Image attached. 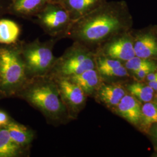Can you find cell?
Listing matches in <instances>:
<instances>
[{
	"mask_svg": "<svg viewBox=\"0 0 157 157\" xmlns=\"http://www.w3.org/2000/svg\"><path fill=\"white\" fill-rule=\"evenodd\" d=\"M52 1L53 0H12L10 11L18 17H35Z\"/></svg>",
	"mask_w": 157,
	"mask_h": 157,
	"instance_id": "2e32d148",
	"label": "cell"
},
{
	"mask_svg": "<svg viewBox=\"0 0 157 157\" xmlns=\"http://www.w3.org/2000/svg\"><path fill=\"white\" fill-rule=\"evenodd\" d=\"M147 134L151 140L155 151H157V123L152 124L148 131Z\"/></svg>",
	"mask_w": 157,
	"mask_h": 157,
	"instance_id": "7402d4cb",
	"label": "cell"
},
{
	"mask_svg": "<svg viewBox=\"0 0 157 157\" xmlns=\"http://www.w3.org/2000/svg\"><path fill=\"white\" fill-rule=\"evenodd\" d=\"M54 1H56V0H54Z\"/></svg>",
	"mask_w": 157,
	"mask_h": 157,
	"instance_id": "f546056e",
	"label": "cell"
},
{
	"mask_svg": "<svg viewBox=\"0 0 157 157\" xmlns=\"http://www.w3.org/2000/svg\"><path fill=\"white\" fill-rule=\"evenodd\" d=\"M126 90L141 103L153 101L155 91L148 84L136 82L128 84Z\"/></svg>",
	"mask_w": 157,
	"mask_h": 157,
	"instance_id": "ffe728a7",
	"label": "cell"
},
{
	"mask_svg": "<svg viewBox=\"0 0 157 157\" xmlns=\"http://www.w3.org/2000/svg\"><path fill=\"white\" fill-rule=\"evenodd\" d=\"M155 123H157V104L153 101L144 103L141 106V116L139 129L147 133L152 124Z\"/></svg>",
	"mask_w": 157,
	"mask_h": 157,
	"instance_id": "d6986e66",
	"label": "cell"
},
{
	"mask_svg": "<svg viewBox=\"0 0 157 157\" xmlns=\"http://www.w3.org/2000/svg\"><path fill=\"white\" fill-rule=\"evenodd\" d=\"M154 28H155V31H156V32H157V25H155V26H154Z\"/></svg>",
	"mask_w": 157,
	"mask_h": 157,
	"instance_id": "f1b7e54d",
	"label": "cell"
},
{
	"mask_svg": "<svg viewBox=\"0 0 157 157\" xmlns=\"http://www.w3.org/2000/svg\"><path fill=\"white\" fill-rule=\"evenodd\" d=\"M29 79L20 41L0 44V99L17 97Z\"/></svg>",
	"mask_w": 157,
	"mask_h": 157,
	"instance_id": "3957f363",
	"label": "cell"
},
{
	"mask_svg": "<svg viewBox=\"0 0 157 157\" xmlns=\"http://www.w3.org/2000/svg\"><path fill=\"white\" fill-rule=\"evenodd\" d=\"M153 157H157V151H155V152L153 154V155H152Z\"/></svg>",
	"mask_w": 157,
	"mask_h": 157,
	"instance_id": "83f0119b",
	"label": "cell"
},
{
	"mask_svg": "<svg viewBox=\"0 0 157 157\" xmlns=\"http://www.w3.org/2000/svg\"><path fill=\"white\" fill-rule=\"evenodd\" d=\"M68 78L77 84L87 97H94L104 80L96 68L86 71L83 73Z\"/></svg>",
	"mask_w": 157,
	"mask_h": 157,
	"instance_id": "5bb4252c",
	"label": "cell"
},
{
	"mask_svg": "<svg viewBox=\"0 0 157 157\" xmlns=\"http://www.w3.org/2000/svg\"><path fill=\"white\" fill-rule=\"evenodd\" d=\"M108 0H56L68 12L73 22L102 6Z\"/></svg>",
	"mask_w": 157,
	"mask_h": 157,
	"instance_id": "4fadbf2b",
	"label": "cell"
},
{
	"mask_svg": "<svg viewBox=\"0 0 157 157\" xmlns=\"http://www.w3.org/2000/svg\"><path fill=\"white\" fill-rule=\"evenodd\" d=\"M132 33L135 56L157 61V33L154 26Z\"/></svg>",
	"mask_w": 157,
	"mask_h": 157,
	"instance_id": "9c48e42d",
	"label": "cell"
},
{
	"mask_svg": "<svg viewBox=\"0 0 157 157\" xmlns=\"http://www.w3.org/2000/svg\"><path fill=\"white\" fill-rule=\"evenodd\" d=\"M45 33L54 38L66 37L73 22L68 12L56 1H52L35 16Z\"/></svg>",
	"mask_w": 157,
	"mask_h": 157,
	"instance_id": "8992f818",
	"label": "cell"
},
{
	"mask_svg": "<svg viewBox=\"0 0 157 157\" xmlns=\"http://www.w3.org/2000/svg\"><path fill=\"white\" fill-rule=\"evenodd\" d=\"M124 67L128 71L132 73L146 68H151L157 70V61L135 56L125 62Z\"/></svg>",
	"mask_w": 157,
	"mask_h": 157,
	"instance_id": "44dd1931",
	"label": "cell"
},
{
	"mask_svg": "<svg viewBox=\"0 0 157 157\" xmlns=\"http://www.w3.org/2000/svg\"><path fill=\"white\" fill-rule=\"evenodd\" d=\"M126 93V91L121 85L104 81L94 98L96 101L113 111Z\"/></svg>",
	"mask_w": 157,
	"mask_h": 157,
	"instance_id": "7c38bea8",
	"label": "cell"
},
{
	"mask_svg": "<svg viewBox=\"0 0 157 157\" xmlns=\"http://www.w3.org/2000/svg\"><path fill=\"white\" fill-rule=\"evenodd\" d=\"M153 102H154L155 103L157 104V93L154 94V98H153Z\"/></svg>",
	"mask_w": 157,
	"mask_h": 157,
	"instance_id": "4316f807",
	"label": "cell"
},
{
	"mask_svg": "<svg viewBox=\"0 0 157 157\" xmlns=\"http://www.w3.org/2000/svg\"><path fill=\"white\" fill-rule=\"evenodd\" d=\"M133 23V17L125 1H108L73 22L66 37L95 51L114 36L130 30Z\"/></svg>",
	"mask_w": 157,
	"mask_h": 157,
	"instance_id": "6da1fadb",
	"label": "cell"
},
{
	"mask_svg": "<svg viewBox=\"0 0 157 157\" xmlns=\"http://www.w3.org/2000/svg\"><path fill=\"white\" fill-rule=\"evenodd\" d=\"M11 119L12 118L6 112L0 110V127L6 126Z\"/></svg>",
	"mask_w": 157,
	"mask_h": 157,
	"instance_id": "cb8c5ba5",
	"label": "cell"
},
{
	"mask_svg": "<svg viewBox=\"0 0 157 157\" xmlns=\"http://www.w3.org/2000/svg\"><path fill=\"white\" fill-rule=\"evenodd\" d=\"M5 127L8 130L12 140L16 144L23 148L30 149L36 137V133L33 129L19 124L13 119Z\"/></svg>",
	"mask_w": 157,
	"mask_h": 157,
	"instance_id": "9a60e30c",
	"label": "cell"
},
{
	"mask_svg": "<svg viewBox=\"0 0 157 157\" xmlns=\"http://www.w3.org/2000/svg\"><path fill=\"white\" fill-rule=\"evenodd\" d=\"M141 102L133 95L126 93L112 111L136 127L139 126L141 116Z\"/></svg>",
	"mask_w": 157,
	"mask_h": 157,
	"instance_id": "8fae6325",
	"label": "cell"
},
{
	"mask_svg": "<svg viewBox=\"0 0 157 157\" xmlns=\"http://www.w3.org/2000/svg\"><path fill=\"white\" fill-rule=\"evenodd\" d=\"M58 39L46 41L37 39L30 42L20 41V47L29 78L45 76L50 73L57 57L53 48Z\"/></svg>",
	"mask_w": 157,
	"mask_h": 157,
	"instance_id": "5b68a950",
	"label": "cell"
},
{
	"mask_svg": "<svg viewBox=\"0 0 157 157\" xmlns=\"http://www.w3.org/2000/svg\"><path fill=\"white\" fill-rule=\"evenodd\" d=\"M21 29L17 22L7 19H0V44L11 45L19 41Z\"/></svg>",
	"mask_w": 157,
	"mask_h": 157,
	"instance_id": "ac0fdd59",
	"label": "cell"
},
{
	"mask_svg": "<svg viewBox=\"0 0 157 157\" xmlns=\"http://www.w3.org/2000/svg\"><path fill=\"white\" fill-rule=\"evenodd\" d=\"M95 52L96 69L104 82L129 76L122 62Z\"/></svg>",
	"mask_w": 157,
	"mask_h": 157,
	"instance_id": "30bf717a",
	"label": "cell"
},
{
	"mask_svg": "<svg viewBox=\"0 0 157 157\" xmlns=\"http://www.w3.org/2000/svg\"><path fill=\"white\" fill-rule=\"evenodd\" d=\"M52 78L56 82L61 99L69 117L72 121L77 119L78 114L86 105L87 95L77 84L68 78Z\"/></svg>",
	"mask_w": 157,
	"mask_h": 157,
	"instance_id": "52a82bcc",
	"label": "cell"
},
{
	"mask_svg": "<svg viewBox=\"0 0 157 157\" xmlns=\"http://www.w3.org/2000/svg\"><path fill=\"white\" fill-rule=\"evenodd\" d=\"M94 68H96L95 51L74 41L61 56L57 57L48 75L54 78H69Z\"/></svg>",
	"mask_w": 157,
	"mask_h": 157,
	"instance_id": "277c9868",
	"label": "cell"
},
{
	"mask_svg": "<svg viewBox=\"0 0 157 157\" xmlns=\"http://www.w3.org/2000/svg\"><path fill=\"white\" fill-rule=\"evenodd\" d=\"M156 71L157 70L151 69V68H146V69H142L139 70L137 71H136L133 73L137 79L143 80V79H145L146 76L149 73H151L152 72H154Z\"/></svg>",
	"mask_w": 157,
	"mask_h": 157,
	"instance_id": "603a6c76",
	"label": "cell"
},
{
	"mask_svg": "<svg viewBox=\"0 0 157 157\" xmlns=\"http://www.w3.org/2000/svg\"><path fill=\"white\" fill-rule=\"evenodd\" d=\"M147 84H148L155 91H157V80L154 82H149Z\"/></svg>",
	"mask_w": 157,
	"mask_h": 157,
	"instance_id": "484cf974",
	"label": "cell"
},
{
	"mask_svg": "<svg viewBox=\"0 0 157 157\" xmlns=\"http://www.w3.org/2000/svg\"><path fill=\"white\" fill-rule=\"evenodd\" d=\"M29 150L18 146L12 140L6 127H0V157H26Z\"/></svg>",
	"mask_w": 157,
	"mask_h": 157,
	"instance_id": "e0dca14e",
	"label": "cell"
},
{
	"mask_svg": "<svg viewBox=\"0 0 157 157\" xmlns=\"http://www.w3.org/2000/svg\"><path fill=\"white\" fill-rule=\"evenodd\" d=\"M146 80L147 82H154L157 80V71L152 72L151 73H149L147 76H146Z\"/></svg>",
	"mask_w": 157,
	"mask_h": 157,
	"instance_id": "d4e9b609",
	"label": "cell"
},
{
	"mask_svg": "<svg viewBox=\"0 0 157 157\" xmlns=\"http://www.w3.org/2000/svg\"><path fill=\"white\" fill-rule=\"evenodd\" d=\"M17 98L37 109L54 126L71 121L62 101L56 82L48 75L29 78Z\"/></svg>",
	"mask_w": 157,
	"mask_h": 157,
	"instance_id": "7a4b0ae2",
	"label": "cell"
},
{
	"mask_svg": "<svg viewBox=\"0 0 157 157\" xmlns=\"http://www.w3.org/2000/svg\"><path fill=\"white\" fill-rule=\"evenodd\" d=\"M95 51L121 62L128 61L135 56L132 32L130 30L119 34L100 45Z\"/></svg>",
	"mask_w": 157,
	"mask_h": 157,
	"instance_id": "ba28073f",
	"label": "cell"
}]
</instances>
